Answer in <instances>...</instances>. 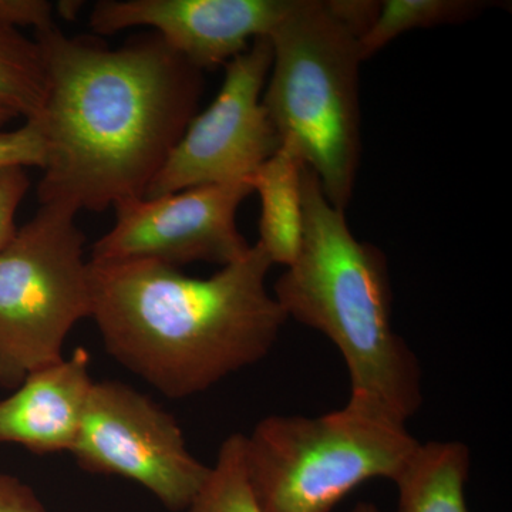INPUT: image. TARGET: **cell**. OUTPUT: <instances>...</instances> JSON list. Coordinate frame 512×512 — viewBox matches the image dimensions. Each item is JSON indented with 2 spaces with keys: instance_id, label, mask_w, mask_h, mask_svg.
<instances>
[{
  "instance_id": "cell-19",
  "label": "cell",
  "mask_w": 512,
  "mask_h": 512,
  "mask_svg": "<svg viewBox=\"0 0 512 512\" xmlns=\"http://www.w3.org/2000/svg\"><path fill=\"white\" fill-rule=\"evenodd\" d=\"M53 12L55 6L47 0H0V28L40 32L55 25Z\"/></svg>"
},
{
  "instance_id": "cell-21",
  "label": "cell",
  "mask_w": 512,
  "mask_h": 512,
  "mask_svg": "<svg viewBox=\"0 0 512 512\" xmlns=\"http://www.w3.org/2000/svg\"><path fill=\"white\" fill-rule=\"evenodd\" d=\"M83 5V2H76V0H62V2L57 3L55 9L59 10L63 19L74 20L76 16L79 15Z\"/></svg>"
},
{
  "instance_id": "cell-3",
  "label": "cell",
  "mask_w": 512,
  "mask_h": 512,
  "mask_svg": "<svg viewBox=\"0 0 512 512\" xmlns=\"http://www.w3.org/2000/svg\"><path fill=\"white\" fill-rule=\"evenodd\" d=\"M301 248L274 285L285 315L318 330L348 367L350 399L399 423L423 404L419 359L393 326V291L382 249L359 241L308 165L302 171Z\"/></svg>"
},
{
  "instance_id": "cell-13",
  "label": "cell",
  "mask_w": 512,
  "mask_h": 512,
  "mask_svg": "<svg viewBox=\"0 0 512 512\" xmlns=\"http://www.w3.org/2000/svg\"><path fill=\"white\" fill-rule=\"evenodd\" d=\"M470 468L471 451L463 441L420 443L394 481L399 490V512H468Z\"/></svg>"
},
{
  "instance_id": "cell-8",
  "label": "cell",
  "mask_w": 512,
  "mask_h": 512,
  "mask_svg": "<svg viewBox=\"0 0 512 512\" xmlns=\"http://www.w3.org/2000/svg\"><path fill=\"white\" fill-rule=\"evenodd\" d=\"M271 64L268 37L225 64L217 97L195 114L144 197L248 181L274 156L282 141L262 104Z\"/></svg>"
},
{
  "instance_id": "cell-7",
  "label": "cell",
  "mask_w": 512,
  "mask_h": 512,
  "mask_svg": "<svg viewBox=\"0 0 512 512\" xmlns=\"http://www.w3.org/2000/svg\"><path fill=\"white\" fill-rule=\"evenodd\" d=\"M70 454L90 473L143 485L173 512L188 510L210 471L188 450L173 414L116 380L94 382Z\"/></svg>"
},
{
  "instance_id": "cell-5",
  "label": "cell",
  "mask_w": 512,
  "mask_h": 512,
  "mask_svg": "<svg viewBox=\"0 0 512 512\" xmlns=\"http://www.w3.org/2000/svg\"><path fill=\"white\" fill-rule=\"evenodd\" d=\"M419 441L406 424L349 400L322 416H268L245 436L249 483L265 512H330L366 481H396Z\"/></svg>"
},
{
  "instance_id": "cell-9",
  "label": "cell",
  "mask_w": 512,
  "mask_h": 512,
  "mask_svg": "<svg viewBox=\"0 0 512 512\" xmlns=\"http://www.w3.org/2000/svg\"><path fill=\"white\" fill-rule=\"evenodd\" d=\"M252 192L249 181H238L121 201L90 261H153L178 269L192 262L232 264L252 247L237 227L239 205Z\"/></svg>"
},
{
  "instance_id": "cell-11",
  "label": "cell",
  "mask_w": 512,
  "mask_h": 512,
  "mask_svg": "<svg viewBox=\"0 0 512 512\" xmlns=\"http://www.w3.org/2000/svg\"><path fill=\"white\" fill-rule=\"evenodd\" d=\"M89 369V353L79 348L26 377L0 400V444L40 456L72 453L93 389Z\"/></svg>"
},
{
  "instance_id": "cell-1",
  "label": "cell",
  "mask_w": 512,
  "mask_h": 512,
  "mask_svg": "<svg viewBox=\"0 0 512 512\" xmlns=\"http://www.w3.org/2000/svg\"><path fill=\"white\" fill-rule=\"evenodd\" d=\"M45 103L32 123L45 147L39 204L103 212L146 195L197 114L202 72L147 30L117 49L36 32Z\"/></svg>"
},
{
  "instance_id": "cell-18",
  "label": "cell",
  "mask_w": 512,
  "mask_h": 512,
  "mask_svg": "<svg viewBox=\"0 0 512 512\" xmlns=\"http://www.w3.org/2000/svg\"><path fill=\"white\" fill-rule=\"evenodd\" d=\"M30 188L26 168H0V252L18 232L16 215Z\"/></svg>"
},
{
  "instance_id": "cell-16",
  "label": "cell",
  "mask_w": 512,
  "mask_h": 512,
  "mask_svg": "<svg viewBox=\"0 0 512 512\" xmlns=\"http://www.w3.org/2000/svg\"><path fill=\"white\" fill-rule=\"evenodd\" d=\"M185 512H265L249 483L244 434L222 441L217 461Z\"/></svg>"
},
{
  "instance_id": "cell-20",
  "label": "cell",
  "mask_w": 512,
  "mask_h": 512,
  "mask_svg": "<svg viewBox=\"0 0 512 512\" xmlns=\"http://www.w3.org/2000/svg\"><path fill=\"white\" fill-rule=\"evenodd\" d=\"M0 512H47L32 488L19 478L0 473Z\"/></svg>"
},
{
  "instance_id": "cell-12",
  "label": "cell",
  "mask_w": 512,
  "mask_h": 512,
  "mask_svg": "<svg viewBox=\"0 0 512 512\" xmlns=\"http://www.w3.org/2000/svg\"><path fill=\"white\" fill-rule=\"evenodd\" d=\"M305 165L295 147L282 143L274 156L248 180L261 198L258 244L274 265H291L301 248Z\"/></svg>"
},
{
  "instance_id": "cell-15",
  "label": "cell",
  "mask_w": 512,
  "mask_h": 512,
  "mask_svg": "<svg viewBox=\"0 0 512 512\" xmlns=\"http://www.w3.org/2000/svg\"><path fill=\"white\" fill-rule=\"evenodd\" d=\"M46 90V63L39 43L20 30L0 28V107L26 121L36 119Z\"/></svg>"
},
{
  "instance_id": "cell-14",
  "label": "cell",
  "mask_w": 512,
  "mask_h": 512,
  "mask_svg": "<svg viewBox=\"0 0 512 512\" xmlns=\"http://www.w3.org/2000/svg\"><path fill=\"white\" fill-rule=\"evenodd\" d=\"M488 5L483 0H384L365 35L359 39L363 62L414 29L456 25L474 19Z\"/></svg>"
},
{
  "instance_id": "cell-4",
  "label": "cell",
  "mask_w": 512,
  "mask_h": 512,
  "mask_svg": "<svg viewBox=\"0 0 512 512\" xmlns=\"http://www.w3.org/2000/svg\"><path fill=\"white\" fill-rule=\"evenodd\" d=\"M272 64L262 94L281 137L346 211L360 163L359 36L323 0H295L268 36Z\"/></svg>"
},
{
  "instance_id": "cell-2",
  "label": "cell",
  "mask_w": 512,
  "mask_h": 512,
  "mask_svg": "<svg viewBox=\"0 0 512 512\" xmlns=\"http://www.w3.org/2000/svg\"><path fill=\"white\" fill-rule=\"evenodd\" d=\"M89 262L104 348L170 399L261 362L288 320L266 289L274 264L258 242L208 278L153 261Z\"/></svg>"
},
{
  "instance_id": "cell-6",
  "label": "cell",
  "mask_w": 512,
  "mask_h": 512,
  "mask_svg": "<svg viewBox=\"0 0 512 512\" xmlns=\"http://www.w3.org/2000/svg\"><path fill=\"white\" fill-rule=\"evenodd\" d=\"M79 212L40 205L0 252V386L16 389L63 359L74 326L92 313L90 262Z\"/></svg>"
},
{
  "instance_id": "cell-17",
  "label": "cell",
  "mask_w": 512,
  "mask_h": 512,
  "mask_svg": "<svg viewBox=\"0 0 512 512\" xmlns=\"http://www.w3.org/2000/svg\"><path fill=\"white\" fill-rule=\"evenodd\" d=\"M45 165V147L42 137L32 123L16 130H0V168L37 167Z\"/></svg>"
},
{
  "instance_id": "cell-22",
  "label": "cell",
  "mask_w": 512,
  "mask_h": 512,
  "mask_svg": "<svg viewBox=\"0 0 512 512\" xmlns=\"http://www.w3.org/2000/svg\"><path fill=\"white\" fill-rule=\"evenodd\" d=\"M13 119H16L15 114L10 113L9 110L3 109V107H0V130H2V128L5 127L6 124H9Z\"/></svg>"
},
{
  "instance_id": "cell-10",
  "label": "cell",
  "mask_w": 512,
  "mask_h": 512,
  "mask_svg": "<svg viewBox=\"0 0 512 512\" xmlns=\"http://www.w3.org/2000/svg\"><path fill=\"white\" fill-rule=\"evenodd\" d=\"M295 0H100L90 12L97 35L127 29L157 33L201 72L225 66L268 37Z\"/></svg>"
},
{
  "instance_id": "cell-23",
  "label": "cell",
  "mask_w": 512,
  "mask_h": 512,
  "mask_svg": "<svg viewBox=\"0 0 512 512\" xmlns=\"http://www.w3.org/2000/svg\"><path fill=\"white\" fill-rule=\"evenodd\" d=\"M352 512H379V510H377L376 505L370 503H360L357 504L355 508H353Z\"/></svg>"
}]
</instances>
